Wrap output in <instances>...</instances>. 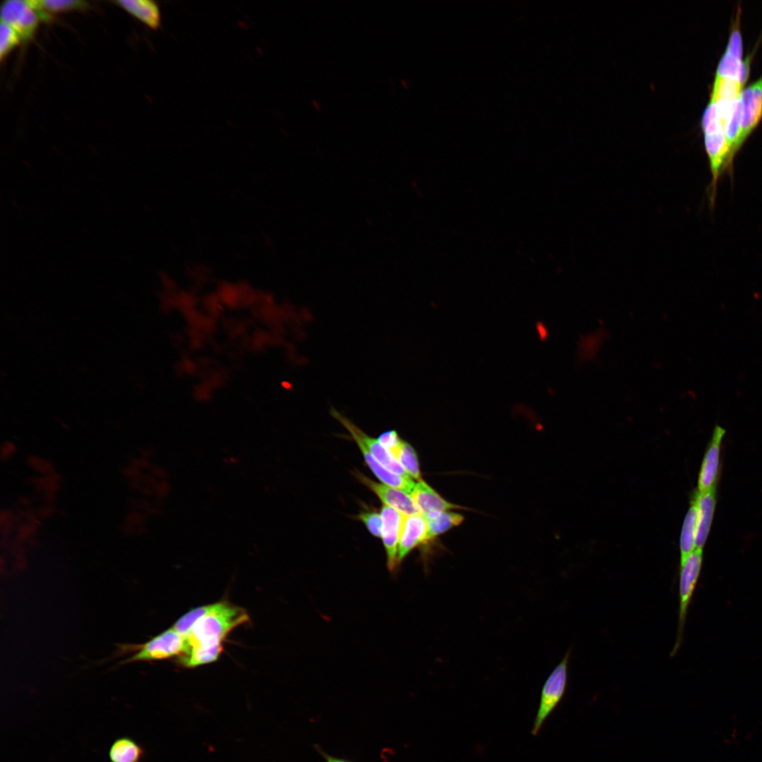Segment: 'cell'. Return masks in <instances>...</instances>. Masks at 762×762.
<instances>
[{"label":"cell","instance_id":"6da1fadb","mask_svg":"<svg viewBox=\"0 0 762 762\" xmlns=\"http://www.w3.org/2000/svg\"><path fill=\"white\" fill-rule=\"evenodd\" d=\"M248 619L245 610L227 601L211 604L209 611L197 620L186 636L188 650L179 658L180 664L194 667L217 660L227 634Z\"/></svg>","mask_w":762,"mask_h":762},{"label":"cell","instance_id":"7a4b0ae2","mask_svg":"<svg viewBox=\"0 0 762 762\" xmlns=\"http://www.w3.org/2000/svg\"><path fill=\"white\" fill-rule=\"evenodd\" d=\"M188 650L186 637L173 627L169 628L149 641L140 644H118L115 657L127 656L119 665L141 661H154L183 655Z\"/></svg>","mask_w":762,"mask_h":762},{"label":"cell","instance_id":"3957f363","mask_svg":"<svg viewBox=\"0 0 762 762\" xmlns=\"http://www.w3.org/2000/svg\"><path fill=\"white\" fill-rule=\"evenodd\" d=\"M569 650L552 671L542 688L538 709L531 733L536 736L544 722L561 701L566 691L568 677Z\"/></svg>","mask_w":762,"mask_h":762},{"label":"cell","instance_id":"277c9868","mask_svg":"<svg viewBox=\"0 0 762 762\" xmlns=\"http://www.w3.org/2000/svg\"><path fill=\"white\" fill-rule=\"evenodd\" d=\"M702 561L703 550L695 549L680 567L678 629L671 655L677 652L682 641L687 610L700 575Z\"/></svg>","mask_w":762,"mask_h":762},{"label":"cell","instance_id":"5b68a950","mask_svg":"<svg viewBox=\"0 0 762 762\" xmlns=\"http://www.w3.org/2000/svg\"><path fill=\"white\" fill-rule=\"evenodd\" d=\"M39 18L28 0H8L1 6V22L11 27L22 40H28L33 36Z\"/></svg>","mask_w":762,"mask_h":762},{"label":"cell","instance_id":"8992f818","mask_svg":"<svg viewBox=\"0 0 762 762\" xmlns=\"http://www.w3.org/2000/svg\"><path fill=\"white\" fill-rule=\"evenodd\" d=\"M742 116L736 154L762 116V75L741 92Z\"/></svg>","mask_w":762,"mask_h":762},{"label":"cell","instance_id":"52a82bcc","mask_svg":"<svg viewBox=\"0 0 762 762\" xmlns=\"http://www.w3.org/2000/svg\"><path fill=\"white\" fill-rule=\"evenodd\" d=\"M331 415L346 428L351 436L358 437L373 457L389 471L404 478H411L398 460L377 440L368 436L351 420L334 408L330 409Z\"/></svg>","mask_w":762,"mask_h":762},{"label":"cell","instance_id":"ba28073f","mask_svg":"<svg viewBox=\"0 0 762 762\" xmlns=\"http://www.w3.org/2000/svg\"><path fill=\"white\" fill-rule=\"evenodd\" d=\"M357 479L374 492L385 505L404 515L422 514L411 495L400 489L375 482L363 473L356 472Z\"/></svg>","mask_w":762,"mask_h":762},{"label":"cell","instance_id":"9c48e42d","mask_svg":"<svg viewBox=\"0 0 762 762\" xmlns=\"http://www.w3.org/2000/svg\"><path fill=\"white\" fill-rule=\"evenodd\" d=\"M380 514L382 520L381 538L387 555V566L390 572H395L399 565L398 545L404 514L385 504Z\"/></svg>","mask_w":762,"mask_h":762},{"label":"cell","instance_id":"30bf717a","mask_svg":"<svg viewBox=\"0 0 762 762\" xmlns=\"http://www.w3.org/2000/svg\"><path fill=\"white\" fill-rule=\"evenodd\" d=\"M725 434V430L716 425L701 467L698 480V492H706L715 488L720 464V446Z\"/></svg>","mask_w":762,"mask_h":762},{"label":"cell","instance_id":"8fae6325","mask_svg":"<svg viewBox=\"0 0 762 762\" xmlns=\"http://www.w3.org/2000/svg\"><path fill=\"white\" fill-rule=\"evenodd\" d=\"M426 533L427 522L423 514H404L398 545L399 564L411 550L425 543Z\"/></svg>","mask_w":762,"mask_h":762},{"label":"cell","instance_id":"7c38bea8","mask_svg":"<svg viewBox=\"0 0 762 762\" xmlns=\"http://www.w3.org/2000/svg\"><path fill=\"white\" fill-rule=\"evenodd\" d=\"M411 496L423 515L453 509H464L445 500L423 480L415 483Z\"/></svg>","mask_w":762,"mask_h":762},{"label":"cell","instance_id":"4fadbf2b","mask_svg":"<svg viewBox=\"0 0 762 762\" xmlns=\"http://www.w3.org/2000/svg\"><path fill=\"white\" fill-rule=\"evenodd\" d=\"M694 498L697 505V528L696 549L703 550L706 541L715 507V488L706 492H696Z\"/></svg>","mask_w":762,"mask_h":762},{"label":"cell","instance_id":"5bb4252c","mask_svg":"<svg viewBox=\"0 0 762 762\" xmlns=\"http://www.w3.org/2000/svg\"><path fill=\"white\" fill-rule=\"evenodd\" d=\"M63 476L56 471L46 475L30 476L25 478V483L32 487L35 497L42 504H54L61 490Z\"/></svg>","mask_w":762,"mask_h":762},{"label":"cell","instance_id":"9a60e30c","mask_svg":"<svg viewBox=\"0 0 762 762\" xmlns=\"http://www.w3.org/2000/svg\"><path fill=\"white\" fill-rule=\"evenodd\" d=\"M116 3L131 15L152 29H157L161 23L159 6L150 0H121Z\"/></svg>","mask_w":762,"mask_h":762},{"label":"cell","instance_id":"2e32d148","mask_svg":"<svg viewBox=\"0 0 762 762\" xmlns=\"http://www.w3.org/2000/svg\"><path fill=\"white\" fill-rule=\"evenodd\" d=\"M145 754L143 746L128 737L117 738L109 749L111 762H142Z\"/></svg>","mask_w":762,"mask_h":762},{"label":"cell","instance_id":"e0dca14e","mask_svg":"<svg viewBox=\"0 0 762 762\" xmlns=\"http://www.w3.org/2000/svg\"><path fill=\"white\" fill-rule=\"evenodd\" d=\"M697 505L696 500L691 502V506L684 519L682 532L679 539L680 549V567L684 564L687 557L695 550V542L697 528Z\"/></svg>","mask_w":762,"mask_h":762},{"label":"cell","instance_id":"ac0fdd59","mask_svg":"<svg viewBox=\"0 0 762 762\" xmlns=\"http://www.w3.org/2000/svg\"><path fill=\"white\" fill-rule=\"evenodd\" d=\"M423 516L427 522L425 543L459 525L464 521V516L461 514L448 511L435 512Z\"/></svg>","mask_w":762,"mask_h":762},{"label":"cell","instance_id":"d6986e66","mask_svg":"<svg viewBox=\"0 0 762 762\" xmlns=\"http://www.w3.org/2000/svg\"><path fill=\"white\" fill-rule=\"evenodd\" d=\"M393 456L411 478L418 481L422 480L418 456L410 444L402 440Z\"/></svg>","mask_w":762,"mask_h":762},{"label":"cell","instance_id":"ffe728a7","mask_svg":"<svg viewBox=\"0 0 762 762\" xmlns=\"http://www.w3.org/2000/svg\"><path fill=\"white\" fill-rule=\"evenodd\" d=\"M742 86L733 79L715 75L710 97L715 102H730L740 97Z\"/></svg>","mask_w":762,"mask_h":762},{"label":"cell","instance_id":"44dd1931","mask_svg":"<svg viewBox=\"0 0 762 762\" xmlns=\"http://www.w3.org/2000/svg\"><path fill=\"white\" fill-rule=\"evenodd\" d=\"M36 11L60 12L72 9L85 8L88 4L78 0H28Z\"/></svg>","mask_w":762,"mask_h":762},{"label":"cell","instance_id":"7402d4cb","mask_svg":"<svg viewBox=\"0 0 762 762\" xmlns=\"http://www.w3.org/2000/svg\"><path fill=\"white\" fill-rule=\"evenodd\" d=\"M147 516L145 512L130 509L124 516L123 521L119 527L120 531L127 536L142 534Z\"/></svg>","mask_w":762,"mask_h":762},{"label":"cell","instance_id":"603a6c76","mask_svg":"<svg viewBox=\"0 0 762 762\" xmlns=\"http://www.w3.org/2000/svg\"><path fill=\"white\" fill-rule=\"evenodd\" d=\"M211 604L191 609L176 620L172 627L185 637L189 634L194 624L210 609Z\"/></svg>","mask_w":762,"mask_h":762},{"label":"cell","instance_id":"cb8c5ba5","mask_svg":"<svg viewBox=\"0 0 762 762\" xmlns=\"http://www.w3.org/2000/svg\"><path fill=\"white\" fill-rule=\"evenodd\" d=\"M741 61L725 51L719 61L715 75L737 80Z\"/></svg>","mask_w":762,"mask_h":762},{"label":"cell","instance_id":"d4e9b609","mask_svg":"<svg viewBox=\"0 0 762 762\" xmlns=\"http://www.w3.org/2000/svg\"><path fill=\"white\" fill-rule=\"evenodd\" d=\"M23 521L17 516L13 509L7 507L0 511V534L1 538H8Z\"/></svg>","mask_w":762,"mask_h":762},{"label":"cell","instance_id":"484cf974","mask_svg":"<svg viewBox=\"0 0 762 762\" xmlns=\"http://www.w3.org/2000/svg\"><path fill=\"white\" fill-rule=\"evenodd\" d=\"M20 39L19 35L11 27L3 22L1 23L0 57L1 60L19 43Z\"/></svg>","mask_w":762,"mask_h":762},{"label":"cell","instance_id":"4316f807","mask_svg":"<svg viewBox=\"0 0 762 762\" xmlns=\"http://www.w3.org/2000/svg\"><path fill=\"white\" fill-rule=\"evenodd\" d=\"M25 463L36 475L46 476L56 471L52 461L37 454H30L25 459Z\"/></svg>","mask_w":762,"mask_h":762},{"label":"cell","instance_id":"83f0119b","mask_svg":"<svg viewBox=\"0 0 762 762\" xmlns=\"http://www.w3.org/2000/svg\"><path fill=\"white\" fill-rule=\"evenodd\" d=\"M357 518L363 523L373 536L381 538L382 520L380 513L374 511L362 512Z\"/></svg>","mask_w":762,"mask_h":762},{"label":"cell","instance_id":"f1b7e54d","mask_svg":"<svg viewBox=\"0 0 762 762\" xmlns=\"http://www.w3.org/2000/svg\"><path fill=\"white\" fill-rule=\"evenodd\" d=\"M40 527L26 521H23L19 524L16 528L14 540L20 543H28V541L36 537L40 532Z\"/></svg>","mask_w":762,"mask_h":762},{"label":"cell","instance_id":"f546056e","mask_svg":"<svg viewBox=\"0 0 762 762\" xmlns=\"http://www.w3.org/2000/svg\"><path fill=\"white\" fill-rule=\"evenodd\" d=\"M377 440L394 455L403 440L399 437L396 430H390L382 433L377 437Z\"/></svg>","mask_w":762,"mask_h":762},{"label":"cell","instance_id":"4dcf8cb0","mask_svg":"<svg viewBox=\"0 0 762 762\" xmlns=\"http://www.w3.org/2000/svg\"><path fill=\"white\" fill-rule=\"evenodd\" d=\"M725 51L738 60L742 61V42L741 34L738 28L732 29Z\"/></svg>","mask_w":762,"mask_h":762},{"label":"cell","instance_id":"1f68e13d","mask_svg":"<svg viewBox=\"0 0 762 762\" xmlns=\"http://www.w3.org/2000/svg\"><path fill=\"white\" fill-rule=\"evenodd\" d=\"M17 444L11 440H4L0 446V459L1 462L6 463L10 461L18 452Z\"/></svg>","mask_w":762,"mask_h":762},{"label":"cell","instance_id":"d6a6232c","mask_svg":"<svg viewBox=\"0 0 762 762\" xmlns=\"http://www.w3.org/2000/svg\"><path fill=\"white\" fill-rule=\"evenodd\" d=\"M35 510L40 519L43 521L58 515L59 509H57L54 504H42Z\"/></svg>","mask_w":762,"mask_h":762},{"label":"cell","instance_id":"836d02e7","mask_svg":"<svg viewBox=\"0 0 762 762\" xmlns=\"http://www.w3.org/2000/svg\"><path fill=\"white\" fill-rule=\"evenodd\" d=\"M751 56L749 55L745 60L742 61L739 66L738 82L743 87L748 79L750 69Z\"/></svg>","mask_w":762,"mask_h":762},{"label":"cell","instance_id":"e575fe53","mask_svg":"<svg viewBox=\"0 0 762 762\" xmlns=\"http://www.w3.org/2000/svg\"><path fill=\"white\" fill-rule=\"evenodd\" d=\"M120 473L127 480L135 478L143 473L140 469L129 463L120 468Z\"/></svg>","mask_w":762,"mask_h":762},{"label":"cell","instance_id":"d590c367","mask_svg":"<svg viewBox=\"0 0 762 762\" xmlns=\"http://www.w3.org/2000/svg\"><path fill=\"white\" fill-rule=\"evenodd\" d=\"M314 749L324 758L326 762H355L345 757H337L325 752L319 745L315 744Z\"/></svg>","mask_w":762,"mask_h":762},{"label":"cell","instance_id":"8d00e7d4","mask_svg":"<svg viewBox=\"0 0 762 762\" xmlns=\"http://www.w3.org/2000/svg\"><path fill=\"white\" fill-rule=\"evenodd\" d=\"M128 463L135 466V467L140 469L141 471L143 469H146V468L147 469V468L151 467L150 462L149 459H146V458H145V457H143V456H142L140 455V456H130L128 457Z\"/></svg>","mask_w":762,"mask_h":762},{"label":"cell","instance_id":"74e56055","mask_svg":"<svg viewBox=\"0 0 762 762\" xmlns=\"http://www.w3.org/2000/svg\"><path fill=\"white\" fill-rule=\"evenodd\" d=\"M32 499L27 495H20L17 497V503L24 509L32 507Z\"/></svg>","mask_w":762,"mask_h":762}]
</instances>
